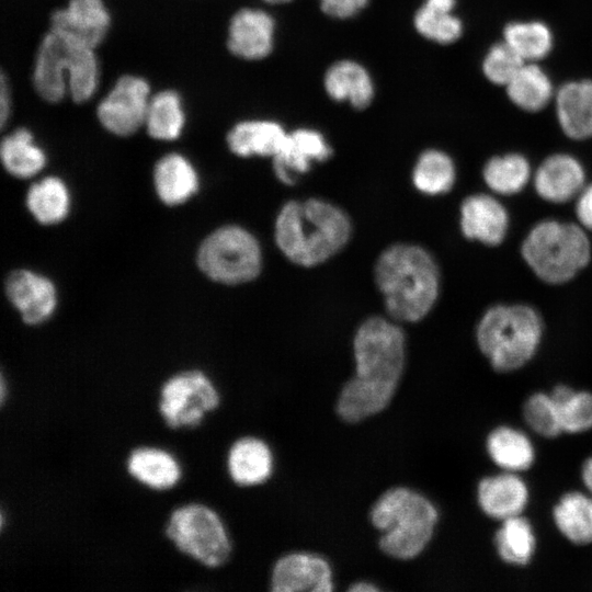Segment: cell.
<instances>
[{
    "mask_svg": "<svg viewBox=\"0 0 592 592\" xmlns=\"http://www.w3.org/2000/svg\"><path fill=\"white\" fill-rule=\"evenodd\" d=\"M220 401L219 389L206 372L186 368L162 383L158 408L170 429H192L216 410Z\"/></svg>",
    "mask_w": 592,
    "mask_h": 592,
    "instance_id": "obj_9",
    "label": "cell"
},
{
    "mask_svg": "<svg viewBox=\"0 0 592 592\" xmlns=\"http://www.w3.org/2000/svg\"><path fill=\"white\" fill-rule=\"evenodd\" d=\"M455 179L454 161L446 152L439 149L421 152L411 172L414 189L429 196L447 193L453 187Z\"/></svg>",
    "mask_w": 592,
    "mask_h": 592,
    "instance_id": "obj_30",
    "label": "cell"
},
{
    "mask_svg": "<svg viewBox=\"0 0 592 592\" xmlns=\"http://www.w3.org/2000/svg\"><path fill=\"white\" fill-rule=\"evenodd\" d=\"M521 251L533 272L551 284L572 278L591 257L590 242L582 228L556 220L537 224L523 241Z\"/></svg>",
    "mask_w": 592,
    "mask_h": 592,
    "instance_id": "obj_6",
    "label": "cell"
},
{
    "mask_svg": "<svg viewBox=\"0 0 592 592\" xmlns=\"http://www.w3.org/2000/svg\"><path fill=\"white\" fill-rule=\"evenodd\" d=\"M482 174L491 190L508 195L517 193L525 186L530 179L531 167L524 156L506 153L489 159Z\"/></svg>",
    "mask_w": 592,
    "mask_h": 592,
    "instance_id": "obj_35",
    "label": "cell"
},
{
    "mask_svg": "<svg viewBox=\"0 0 592 592\" xmlns=\"http://www.w3.org/2000/svg\"><path fill=\"white\" fill-rule=\"evenodd\" d=\"M184 121L178 92L163 90L150 98L144 124L149 136L158 140H173L180 136Z\"/></svg>",
    "mask_w": 592,
    "mask_h": 592,
    "instance_id": "obj_34",
    "label": "cell"
},
{
    "mask_svg": "<svg viewBox=\"0 0 592 592\" xmlns=\"http://www.w3.org/2000/svg\"><path fill=\"white\" fill-rule=\"evenodd\" d=\"M325 89L335 101H348L356 109H365L374 96V86L367 70L353 60L333 64L325 75Z\"/></svg>",
    "mask_w": 592,
    "mask_h": 592,
    "instance_id": "obj_25",
    "label": "cell"
},
{
    "mask_svg": "<svg viewBox=\"0 0 592 592\" xmlns=\"http://www.w3.org/2000/svg\"><path fill=\"white\" fill-rule=\"evenodd\" d=\"M459 223L466 238L496 246L504 239L509 219L506 210L496 198L474 194L463 201Z\"/></svg>",
    "mask_w": 592,
    "mask_h": 592,
    "instance_id": "obj_19",
    "label": "cell"
},
{
    "mask_svg": "<svg viewBox=\"0 0 592 592\" xmlns=\"http://www.w3.org/2000/svg\"><path fill=\"white\" fill-rule=\"evenodd\" d=\"M576 213L580 223L592 230V184L580 192Z\"/></svg>",
    "mask_w": 592,
    "mask_h": 592,
    "instance_id": "obj_42",
    "label": "cell"
},
{
    "mask_svg": "<svg viewBox=\"0 0 592 592\" xmlns=\"http://www.w3.org/2000/svg\"><path fill=\"white\" fill-rule=\"evenodd\" d=\"M70 68L69 44L49 31L35 57L32 82L36 93L49 103L61 101L68 90Z\"/></svg>",
    "mask_w": 592,
    "mask_h": 592,
    "instance_id": "obj_14",
    "label": "cell"
},
{
    "mask_svg": "<svg viewBox=\"0 0 592 592\" xmlns=\"http://www.w3.org/2000/svg\"><path fill=\"white\" fill-rule=\"evenodd\" d=\"M0 156L5 170L21 179L35 175L46 163L44 151L26 128L15 129L2 139Z\"/></svg>",
    "mask_w": 592,
    "mask_h": 592,
    "instance_id": "obj_31",
    "label": "cell"
},
{
    "mask_svg": "<svg viewBox=\"0 0 592 592\" xmlns=\"http://www.w3.org/2000/svg\"><path fill=\"white\" fill-rule=\"evenodd\" d=\"M374 283L386 315L400 323L423 320L440 294V271L434 257L422 246L396 242L377 257Z\"/></svg>",
    "mask_w": 592,
    "mask_h": 592,
    "instance_id": "obj_3",
    "label": "cell"
},
{
    "mask_svg": "<svg viewBox=\"0 0 592 592\" xmlns=\"http://www.w3.org/2000/svg\"><path fill=\"white\" fill-rule=\"evenodd\" d=\"M226 465L235 485L250 488L264 483L272 476L274 458L265 441L243 434L231 443Z\"/></svg>",
    "mask_w": 592,
    "mask_h": 592,
    "instance_id": "obj_18",
    "label": "cell"
},
{
    "mask_svg": "<svg viewBox=\"0 0 592 592\" xmlns=\"http://www.w3.org/2000/svg\"><path fill=\"white\" fill-rule=\"evenodd\" d=\"M584 171L570 155L556 153L546 158L535 174V189L540 197L554 203L567 202L582 191Z\"/></svg>",
    "mask_w": 592,
    "mask_h": 592,
    "instance_id": "obj_22",
    "label": "cell"
},
{
    "mask_svg": "<svg viewBox=\"0 0 592 592\" xmlns=\"http://www.w3.org/2000/svg\"><path fill=\"white\" fill-rule=\"evenodd\" d=\"M274 29V20L266 12L241 9L230 20L228 48L235 56L243 59H262L272 50Z\"/></svg>",
    "mask_w": 592,
    "mask_h": 592,
    "instance_id": "obj_16",
    "label": "cell"
},
{
    "mask_svg": "<svg viewBox=\"0 0 592 592\" xmlns=\"http://www.w3.org/2000/svg\"><path fill=\"white\" fill-rule=\"evenodd\" d=\"M503 41L525 62H537L547 57L554 47L550 27L542 21H513L503 29Z\"/></svg>",
    "mask_w": 592,
    "mask_h": 592,
    "instance_id": "obj_33",
    "label": "cell"
},
{
    "mask_svg": "<svg viewBox=\"0 0 592 592\" xmlns=\"http://www.w3.org/2000/svg\"><path fill=\"white\" fill-rule=\"evenodd\" d=\"M334 588L333 571L320 555L294 551L278 558L271 572L273 592H330Z\"/></svg>",
    "mask_w": 592,
    "mask_h": 592,
    "instance_id": "obj_12",
    "label": "cell"
},
{
    "mask_svg": "<svg viewBox=\"0 0 592 592\" xmlns=\"http://www.w3.org/2000/svg\"><path fill=\"white\" fill-rule=\"evenodd\" d=\"M494 546L505 563L526 566L536 549V536L531 522L522 514L501 521L494 534Z\"/></svg>",
    "mask_w": 592,
    "mask_h": 592,
    "instance_id": "obj_29",
    "label": "cell"
},
{
    "mask_svg": "<svg viewBox=\"0 0 592 592\" xmlns=\"http://www.w3.org/2000/svg\"><path fill=\"white\" fill-rule=\"evenodd\" d=\"M543 333L538 312L526 305L494 306L477 327V343L498 372H512L535 354Z\"/></svg>",
    "mask_w": 592,
    "mask_h": 592,
    "instance_id": "obj_5",
    "label": "cell"
},
{
    "mask_svg": "<svg viewBox=\"0 0 592 592\" xmlns=\"http://www.w3.org/2000/svg\"><path fill=\"white\" fill-rule=\"evenodd\" d=\"M557 530L576 545L592 543V494L570 491L560 497L553 509Z\"/></svg>",
    "mask_w": 592,
    "mask_h": 592,
    "instance_id": "obj_28",
    "label": "cell"
},
{
    "mask_svg": "<svg viewBox=\"0 0 592 592\" xmlns=\"http://www.w3.org/2000/svg\"><path fill=\"white\" fill-rule=\"evenodd\" d=\"M369 520L382 533L380 550L392 558L410 560L432 539L439 511L422 493L408 487H392L372 505Z\"/></svg>",
    "mask_w": 592,
    "mask_h": 592,
    "instance_id": "obj_4",
    "label": "cell"
},
{
    "mask_svg": "<svg viewBox=\"0 0 592 592\" xmlns=\"http://www.w3.org/2000/svg\"><path fill=\"white\" fill-rule=\"evenodd\" d=\"M350 592H378L380 589L371 581L360 580L353 582L349 589Z\"/></svg>",
    "mask_w": 592,
    "mask_h": 592,
    "instance_id": "obj_45",
    "label": "cell"
},
{
    "mask_svg": "<svg viewBox=\"0 0 592 592\" xmlns=\"http://www.w3.org/2000/svg\"><path fill=\"white\" fill-rule=\"evenodd\" d=\"M287 136L284 127L267 119H251L236 124L227 135L232 153L242 158H273L282 148Z\"/></svg>",
    "mask_w": 592,
    "mask_h": 592,
    "instance_id": "obj_23",
    "label": "cell"
},
{
    "mask_svg": "<svg viewBox=\"0 0 592 592\" xmlns=\"http://www.w3.org/2000/svg\"><path fill=\"white\" fill-rule=\"evenodd\" d=\"M68 44L71 60L68 91L73 102L80 104L91 99L95 92L98 86V61L94 49L71 43Z\"/></svg>",
    "mask_w": 592,
    "mask_h": 592,
    "instance_id": "obj_38",
    "label": "cell"
},
{
    "mask_svg": "<svg viewBox=\"0 0 592 592\" xmlns=\"http://www.w3.org/2000/svg\"><path fill=\"white\" fill-rule=\"evenodd\" d=\"M5 293L27 325L43 323L56 308L57 295L53 282L30 270L13 271L7 278Z\"/></svg>",
    "mask_w": 592,
    "mask_h": 592,
    "instance_id": "obj_15",
    "label": "cell"
},
{
    "mask_svg": "<svg viewBox=\"0 0 592 592\" xmlns=\"http://www.w3.org/2000/svg\"><path fill=\"white\" fill-rule=\"evenodd\" d=\"M525 61L504 41L493 44L482 59V73L486 79L505 87L522 68Z\"/></svg>",
    "mask_w": 592,
    "mask_h": 592,
    "instance_id": "obj_40",
    "label": "cell"
},
{
    "mask_svg": "<svg viewBox=\"0 0 592 592\" xmlns=\"http://www.w3.org/2000/svg\"><path fill=\"white\" fill-rule=\"evenodd\" d=\"M153 183L159 198L167 205L186 202L200 186L194 167L179 153L166 155L156 163Z\"/></svg>",
    "mask_w": 592,
    "mask_h": 592,
    "instance_id": "obj_24",
    "label": "cell"
},
{
    "mask_svg": "<svg viewBox=\"0 0 592 592\" xmlns=\"http://www.w3.org/2000/svg\"><path fill=\"white\" fill-rule=\"evenodd\" d=\"M266 2H270V3H283V2H288L291 0H264Z\"/></svg>",
    "mask_w": 592,
    "mask_h": 592,
    "instance_id": "obj_46",
    "label": "cell"
},
{
    "mask_svg": "<svg viewBox=\"0 0 592 592\" xmlns=\"http://www.w3.org/2000/svg\"><path fill=\"white\" fill-rule=\"evenodd\" d=\"M150 88L138 76L124 75L96 107L101 125L117 136H129L145 124Z\"/></svg>",
    "mask_w": 592,
    "mask_h": 592,
    "instance_id": "obj_10",
    "label": "cell"
},
{
    "mask_svg": "<svg viewBox=\"0 0 592 592\" xmlns=\"http://www.w3.org/2000/svg\"><path fill=\"white\" fill-rule=\"evenodd\" d=\"M126 469L136 481L155 490L173 488L182 477L175 455L157 445L134 447L127 456Z\"/></svg>",
    "mask_w": 592,
    "mask_h": 592,
    "instance_id": "obj_21",
    "label": "cell"
},
{
    "mask_svg": "<svg viewBox=\"0 0 592 592\" xmlns=\"http://www.w3.org/2000/svg\"><path fill=\"white\" fill-rule=\"evenodd\" d=\"M556 116L560 128L571 139L592 137V80L578 79L556 90Z\"/></svg>",
    "mask_w": 592,
    "mask_h": 592,
    "instance_id": "obj_20",
    "label": "cell"
},
{
    "mask_svg": "<svg viewBox=\"0 0 592 592\" xmlns=\"http://www.w3.org/2000/svg\"><path fill=\"white\" fill-rule=\"evenodd\" d=\"M353 224L338 204L321 197L288 200L277 210L273 239L292 264L316 267L339 254L350 242Z\"/></svg>",
    "mask_w": 592,
    "mask_h": 592,
    "instance_id": "obj_2",
    "label": "cell"
},
{
    "mask_svg": "<svg viewBox=\"0 0 592 592\" xmlns=\"http://www.w3.org/2000/svg\"><path fill=\"white\" fill-rule=\"evenodd\" d=\"M453 11L424 2L414 14V27L429 41L444 45L454 43L462 36L464 26Z\"/></svg>",
    "mask_w": 592,
    "mask_h": 592,
    "instance_id": "obj_37",
    "label": "cell"
},
{
    "mask_svg": "<svg viewBox=\"0 0 592 592\" xmlns=\"http://www.w3.org/2000/svg\"><path fill=\"white\" fill-rule=\"evenodd\" d=\"M526 482L517 473L503 471L483 477L477 485V502L489 517L503 521L521 515L528 503Z\"/></svg>",
    "mask_w": 592,
    "mask_h": 592,
    "instance_id": "obj_17",
    "label": "cell"
},
{
    "mask_svg": "<svg viewBox=\"0 0 592 592\" xmlns=\"http://www.w3.org/2000/svg\"><path fill=\"white\" fill-rule=\"evenodd\" d=\"M110 23L102 0H69L66 8L52 13L49 31L68 43L94 49L104 39Z\"/></svg>",
    "mask_w": 592,
    "mask_h": 592,
    "instance_id": "obj_11",
    "label": "cell"
},
{
    "mask_svg": "<svg viewBox=\"0 0 592 592\" xmlns=\"http://www.w3.org/2000/svg\"><path fill=\"white\" fill-rule=\"evenodd\" d=\"M197 264L217 283L240 285L254 281L261 274L263 251L251 231L238 225H226L203 240Z\"/></svg>",
    "mask_w": 592,
    "mask_h": 592,
    "instance_id": "obj_8",
    "label": "cell"
},
{
    "mask_svg": "<svg viewBox=\"0 0 592 592\" xmlns=\"http://www.w3.org/2000/svg\"><path fill=\"white\" fill-rule=\"evenodd\" d=\"M523 417L538 435L553 439L562 433L559 411L550 394L535 392L523 406Z\"/></svg>",
    "mask_w": 592,
    "mask_h": 592,
    "instance_id": "obj_39",
    "label": "cell"
},
{
    "mask_svg": "<svg viewBox=\"0 0 592 592\" xmlns=\"http://www.w3.org/2000/svg\"><path fill=\"white\" fill-rule=\"evenodd\" d=\"M10 90L7 83L4 73H1L0 79V125L4 127L10 115Z\"/></svg>",
    "mask_w": 592,
    "mask_h": 592,
    "instance_id": "obj_43",
    "label": "cell"
},
{
    "mask_svg": "<svg viewBox=\"0 0 592 592\" xmlns=\"http://www.w3.org/2000/svg\"><path fill=\"white\" fill-rule=\"evenodd\" d=\"M331 156L332 148L320 132L297 128L287 133L282 148L272 158L273 173L282 184L294 185L314 163L325 162Z\"/></svg>",
    "mask_w": 592,
    "mask_h": 592,
    "instance_id": "obj_13",
    "label": "cell"
},
{
    "mask_svg": "<svg viewBox=\"0 0 592 592\" xmlns=\"http://www.w3.org/2000/svg\"><path fill=\"white\" fill-rule=\"evenodd\" d=\"M321 10L335 19H348L358 13L368 0H319Z\"/></svg>",
    "mask_w": 592,
    "mask_h": 592,
    "instance_id": "obj_41",
    "label": "cell"
},
{
    "mask_svg": "<svg viewBox=\"0 0 592 592\" xmlns=\"http://www.w3.org/2000/svg\"><path fill=\"white\" fill-rule=\"evenodd\" d=\"M401 325L387 315H373L356 328L352 341L354 374L335 403L343 421H363L390 403L406 365L407 338Z\"/></svg>",
    "mask_w": 592,
    "mask_h": 592,
    "instance_id": "obj_1",
    "label": "cell"
},
{
    "mask_svg": "<svg viewBox=\"0 0 592 592\" xmlns=\"http://www.w3.org/2000/svg\"><path fill=\"white\" fill-rule=\"evenodd\" d=\"M166 535L183 554L208 568H218L231 557L234 545L221 515L201 502H189L172 510Z\"/></svg>",
    "mask_w": 592,
    "mask_h": 592,
    "instance_id": "obj_7",
    "label": "cell"
},
{
    "mask_svg": "<svg viewBox=\"0 0 592 592\" xmlns=\"http://www.w3.org/2000/svg\"><path fill=\"white\" fill-rule=\"evenodd\" d=\"M581 477L588 492L592 494V456H590L582 465Z\"/></svg>",
    "mask_w": 592,
    "mask_h": 592,
    "instance_id": "obj_44",
    "label": "cell"
},
{
    "mask_svg": "<svg viewBox=\"0 0 592 592\" xmlns=\"http://www.w3.org/2000/svg\"><path fill=\"white\" fill-rule=\"evenodd\" d=\"M557 405L562 432L582 433L592 429V394L559 385L550 392Z\"/></svg>",
    "mask_w": 592,
    "mask_h": 592,
    "instance_id": "obj_36",
    "label": "cell"
},
{
    "mask_svg": "<svg viewBox=\"0 0 592 592\" xmlns=\"http://www.w3.org/2000/svg\"><path fill=\"white\" fill-rule=\"evenodd\" d=\"M504 88L516 107L532 113L545 109L556 93L548 73L536 62H525Z\"/></svg>",
    "mask_w": 592,
    "mask_h": 592,
    "instance_id": "obj_27",
    "label": "cell"
},
{
    "mask_svg": "<svg viewBox=\"0 0 592 592\" xmlns=\"http://www.w3.org/2000/svg\"><path fill=\"white\" fill-rule=\"evenodd\" d=\"M486 451L503 471L527 470L535 460V448L530 437L519 429L500 425L487 436Z\"/></svg>",
    "mask_w": 592,
    "mask_h": 592,
    "instance_id": "obj_26",
    "label": "cell"
},
{
    "mask_svg": "<svg viewBox=\"0 0 592 592\" xmlns=\"http://www.w3.org/2000/svg\"><path fill=\"white\" fill-rule=\"evenodd\" d=\"M26 205L41 224H57L69 213L70 194L61 179L47 177L30 187Z\"/></svg>",
    "mask_w": 592,
    "mask_h": 592,
    "instance_id": "obj_32",
    "label": "cell"
}]
</instances>
